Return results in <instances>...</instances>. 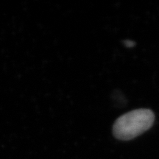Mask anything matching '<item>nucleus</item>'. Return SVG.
Instances as JSON below:
<instances>
[{"instance_id":"2","label":"nucleus","mask_w":159,"mask_h":159,"mask_svg":"<svg viewBox=\"0 0 159 159\" xmlns=\"http://www.w3.org/2000/svg\"><path fill=\"white\" fill-rule=\"evenodd\" d=\"M125 45H126L127 47H132L133 46H134V45L135 44L134 41H125Z\"/></svg>"},{"instance_id":"1","label":"nucleus","mask_w":159,"mask_h":159,"mask_svg":"<svg viewBox=\"0 0 159 159\" xmlns=\"http://www.w3.org/2000/svg\"><path fill=\"white\" fill-rule=\"evenodd\" d=\"M154 120L155 115L151 110L137 109L117 119L113 127V133L119 140H130L150 129Z\"/></svg>"}]
</instances>
